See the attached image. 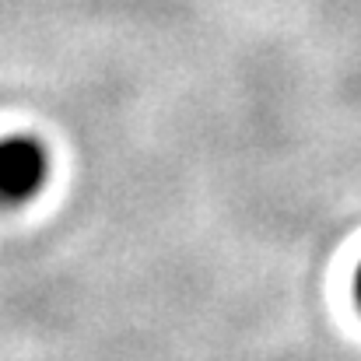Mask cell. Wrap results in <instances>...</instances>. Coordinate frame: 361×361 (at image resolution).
<instances>
[{"instance_id":"1","label":"cell","mask_w":361,"mask_h":361,"mask_svg":"<svg viewBox=\"0 0 361 361\" xmlns=\"http://www.w3.org/2000/svg\"><path fill=\"white\" fill-rule=\"evenodd\" d=\"M53 158L46 140L32 133L0 137V207H21L49 183Z\"/></svg>"},{"instance_id":"2","label":"cell","mask_w":361,"mask_h":361,"mask_svg":"<svg viewBox=\"0 0 361 361\" xmlns=\"http://www.w3.org/2000/svg\"><path fill=\"white\" fill-rule=\"evenodd\" d=\"M355 302H358V309H361V263H358V270H355Z\"/></svg>"}]
</instances>
